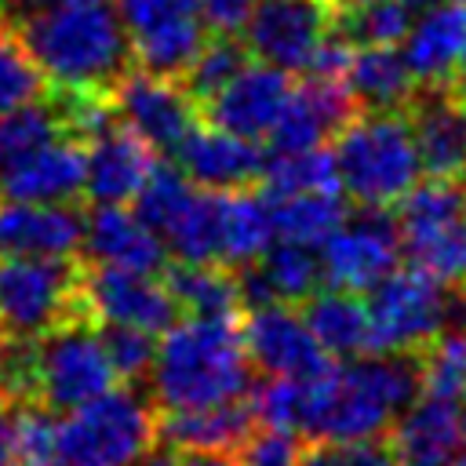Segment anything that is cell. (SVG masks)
I'll list each match as a JSON object with an SVG mask.
<instances>
[{"label":"cell","mask_w":466,"mask_h":466,"mask_svg":"<svg viewBox=\"0 0 466 466\" xmlns=\"http://www.w3.org/2000/svg\"><path fill=\"white\" fill-rule=\"evenodd\" d=\"M415 397V353H357L302 379L299 433L306 441L382 437Z\"/></svg>","instance_id":"6da1fadb"},{"label":"cell","mask_w":466,"mask_h":466,"mask_svg":"<svg viewBox=\"0 0 466 466\" xmlns=\"http://www.w3.org/2000/svg\"><path fill=\"white\" fill-rule=\"evenodd\" d=\"M47 87L76 95H113L131 69V47L116 11L106 0H58L15 25H7Z\"/></svg>","instance_id":"7a4b0ae2"},{"label":"cell","mask_w":466,"mask_h":466,"mask_svg":"<svg viewBox=\"0 0 466 466\" xmlns=\"http://www.w3.org/2000/svg\"><path fill=\"white\" fill-rule=\"evenodd\" d=\"M149 390L164 411L244 397L251 390V360L237 317H178L164 328Z\"/></svg>","instance_id":"3957f363"},{"label":"cell","mask_w":466,"mask_h":466,"mask_svg":"<svg viewBox=\"0 0 466 466\" xmlns=\"http://www.w3.org/2000/svg\"><path fill=\"white\" fill-rule=\"evenodd\" d=\"M331 142L339 189L357 208H393L422 178L404 109H357Z\"/></svg>","instance_id":"277c9868"},{"label":"cell","mask_w":466,"mask_h":466,"mask_svg":"<svg viewBox=\"0 0 466 466\" xmlns=\"http://www.w3.org/2000/svg\"><path fill=\"white\" fill-rule=\"evenodd\" d=\"M153 444V404L127 382L55 419V459L62 466H135Z\"/></svg>","instance_id":"5b68a950"},{"label":"cell","mask_w":466,"mask_h":466,"mask_svg":"<svg viewBox=\"0 0 466 466\" xmlns=\"http://www.w3.org/2000/svg\"><path fill=\"white\" fill-rule=\"evenodd\" d=\"M91 317L84 302V258L0 255V335L36 339L66 320Z\"/></svg>","instance_id":"8992f818"},{"label":"cell","mask_w":466,"mask_h":466,"mask_svg":"<svg viewBox=\"0 0 466 466\" xmlns=\"http://www.w3.org/2000/svg\"><path fill=\"white\" fill-rule=\"evenodd\" d=\"M368 295V353H415L448 324V288L415 266H397Z\"/></svg>","instance_id":"52a82bcc"},{"label":"cell","mask_w":466,"mask_h":466,"mask_svg":"<svg viewBox=\"0 0 466 466\" xmlns=\"http://www.w3.org/2000/svg\"><path fill=\"white\" fill-rule=\"evenodd\" d=\"M131 66L178 80L208 40L197 0H116Z\"/></svg>","instance_id":"ba28073f"},{"label":"cell","mask_w":466,"mask_h":466,"mask_svg":"<svg viewBox=\"0 0 466 466\" xmlns=\"http://www.w3.org/2000/svg\"><path fill=\"white\" fill-rule=\"evenodd\" d=\"M400 262V240L390 208H360L320 240V280L339 291L368 295Z\"/></svg>","instance_id":"9c48e42d"},{"label":"cell","mask_w":466,"mask_h":466,"mask_svg":"<svg viewBox=\"0 0 466 466\" xmlns=\"http://www.w3.org/2000/svg\"><path fill=\"white\" fill-rule=\"evenodd\" d=\"M335 29L331 0H258L244 22V47L284 73H306L324 36Z\"/></svg>","instance_id":"30bf717a"},{"label":"cell","mask_w":466,"mask_h":466,"mask_svg":"<svg viewBox=\"0 0 466 466\" xmlns=\"http://www.w3.org/2000/svg\"><path fill=\"white\" fill-rule=\"evenodd\" d=\"M84 302L95 324H127L149 335H160L182 317L157 273L124 266L84 262Z\"/></svg>","instance_id":"8fae6325"},{"label":"cell","mask_w":466,"mask_h":466,"mask_svg":"<svg viewBox=\"0 0 466 466\" xmlns=\"http://www.w3.org/2000/svg\"><path fill=\"white\" fill-rule=\"evenodd\" d=\"M109 102H113V116L127 124L138 138H146L157 153H175V146L197 124V106L182 91V84L146 73L138 66H131L116 80Z\"/></svg>","instance_id":"7c38bea8"},{"label":"cell","mask_w":466,"mask_h":466,"mask_svg":"<svg viewBox=\"0 0 466 466\" xmlns=\"http://www.w3.org/2000/svg\"><path fill=\"white\" fill-rule=\"evenodd\" d=\"M240 339L251 368L273 379H309L331 364V357L306 328L302 309L288 302L251 306L248 320L240 324Z\"/></svg>","instance_id":"4fadbf2b"},{"label":"cell","mask_w":466,"mask_h":466,"mask_svg":"<svg viewBox=\"0 0 466 466\" xmlns=\"http://www.w3.org/2000/svg\"><path fill=\"white\" fill-rule=\"evenodd\" d=\"M419 164L430 178H466V91L451 80L422 84L404 106Z\"/></svg>","instance_id":"5bb4252c"},{"label":"cell","mask_w":466,"mask_h":466,"mask_svg":"<svg viewBox=\"0 0 466 466\" xmlns=\"http://www.w3.org/2000/svg\"><path fill=\"white\" fill-rule=\"evenodd\" d=\"M291 84H295L291 73H284L269 62H258V58L251 62L248 58L233 73V80L222 84L197 113H204V120L222 127V131L262 142L273 131V124H277V116H280V109L291 95Z\"/></svg>","instance_id":"9a60e30c"},{"label":"cell","mask_w":466,"mask_h":466,"mask_svg":"<svg viewBox=\"0 0 466 466\" xmlns=\"http://www.w3.org/2000/svg\"><path fill=\"white\" fill-rule=\"evenodd\" d=\"M157 164V149L116 116L84 142V197L91 204H131Z\"/></svg>","instance_id":"2e32d148"},{"label":"cell","mask_w":466,"mask_h":466,"mask_svg":"<svg viewBox=\"0 0 466 466\" xmlns=\"http://www.w3.org/2000/svg\"><path fill=\"white\" fill-rule=\"evenodd\" d=\"M353 113H357V102L350 98L342 80L306 73V80L291 84V95H288L273 131L266 135V142L273 153L328 146Z\"/></svg>","instance_id":"e0dca14e"},{"label":"cell","mask_w":466,"mask_h":466,"mask_svg":"<svg viewBox=\"0 0 466 466\" xmlns=\"http://www.w3.org/2000/svg\"><path fill=\"white\" fill-rule=\"evenodd\" d=\"M84 208L76 200L36 204L0 197V255L69 258L84 244Z\"/></svg>","instance_id":"ac0fdd59"},{"label":"cell","mask_w":466,"mask_h":466,"mask_svg":"<svg viewBox=\"0 0 466 466\" xmlns=\"http://www.w3.org/2000/svg\"><path fill=\"white\" fill-rule=\"evenodd\" d=\"M182 175L200 189H244L258 182L262 149L251 138L222 131L215 124H193L171 153Z\"/></svg>","instance_id":"d6986e66"},{"label":"cell","mask_w":466,"mask_h":466,"mask_svg":"<svg viewBox=\"0 0 466 466\" xmlns=\"http://www.w3.org/2000/svg\"><path fill=\"white\" fill-rule=\"evenodd\" d=\"M80 258L95 266H124L138 273H160L167 266L164 240L124 204H95L84 215Z\"/></svg>","instance_id":"ffe728a7"},{"label":"cell","mask_w":466,"mask_h":466,"mask_svg":"<svg viewBox=\"0 0 466 466\" xmlns=\"http://www.w3.org/2000/svg\"><path fill=\"white\" fill-rule=\"evenodd\" d=\"M0 197L62 204L84 197V142L76 135H58L0 175Z\"/></svg>","instance_id":"44dd1931"},{"label":"cell","mask_w":466,"mask_h":466,"mask_svg":"<svg viewBox=\"0 0 466 466\" xmlns=\"http://www.w3.org/2000/svg\"><path fill=\"white\" fill-rule=\"evenodd\" d=\"M320 288V258L309 244L273 237L266 251L240 266L237 291L244 306H266V302H306Z\"/></svg>","instance_id":"7402d4cb"},{"label":"cell","mask_w":466,"mask_h":466,"mask_svg":"<svg viewBox=\"0 0 466 466\" xmlns=\"http://www.w3.org/2000/svg\"><path fill=\"white\" fill-rule=\"evenodd\" d=\"M390 451L404 466H444L462 444L459 404L419 393L386 430Z\"/></svg>","instance_id":"603a6c76"},{"label":"cell","mask_w":466,"mask_h":466,"mask_svg":"<svg viewBox=\"0 0 466 466\" xmlns=\"http://www.w3.org/2000/svg\"><path fill=\"white\" fill-rule=\"evenodd\" d=\"M255 430V415L244 397L204 408H175L157 415V441L171 451H211L237 455L244 437Z\"/></svg>","instance_id":"cb8c5ba5"},{"label":"cell","mask_w":466,"mask_h":466,"mask_svg":"<svg viewBox=\"0 0 466 466\" xmlns=\"http://www.w3.org/2000/svg\"><path fill=\"white\" fill-rule=\"evenodd\" d=\"M400 44H404L400 58H404V66L419 87L451 80L459 55H462V44H466V7L444 0L437 7L419 11V18H411Z\"/></svg>","instance_id":"d4e9b609"},{"label":"cell","mask_w":466,"mask_h":466,"mask_svg":"<svg viewBox=\"0 0 466 466\" xmlns=\"http://www.w3.org/2000/svg\"><path fill=\"white\" fill-rule=\"evenodd\" d=\"M76 98H80L76 91L47 87L44 98L0 113V175L15 160H22L25 153H33L36 146H44L58 135H76L80 138V131H76Z\"/></svg>","instance_id":"484cf974"},{"label":"cell","mask_w":466,"mask_h":466,"mask_svg":"<svg viewBox=\"0 0 466 466\" xmlns=\"http://www.w3.org/2000/svg\"><path fill=\"white\" fill-rule=\"evenodd\" d=\"M342 84L357 109H404L419 87L393 44H353Z\"/></svg>","instance_id":"4316f807"},{"label":"cell","mask_w":466,"mask_h":466,"mask_svg":"<svg viewBox=\"0 0 466 466\" xmlns=\"http://www.w3.org/2000/svg\"><path fill=\"white\" fill-rule=\"evenodd\" d=\"M302 320L331 360L368 353V309L353 291H313L302 302Z\"/></svg>","instance_id":"83f0119b"},{"label":"cell","mask_w":466,"mask_h":466,"mask_svg":"<svg viewBox=\"0 0 466 466\" xmlns=\"http://www.w3.org/2000/svg\"><path fill=\"white\" fill-rule=\"evenodd\" d=\"M160 280L182 317H237V277L222 262H175L160 269Z\"/></svg>","instance_id":"f1b7e54d"},{"label":"cell","mask_w":466,"mask_h":466,"mask_svg":"<svg viewBox=\"0 0 466 466\" xmlns=\"http://www.w3.org/2000/svg\"><path fill=\"white\" fill-rule=\"evenodd\" d=\"M273 240V215L269 200L244 189H222V226H218V262L229 269H240L255 262L266 244Z\"/></svg>","instance_id":"f546056e"},{"label":"cell","mask_w":466,"mask_h":466,"mask_svg":"<svg viewBox=\"0 0 466 466\" xmlns=\"http://www.w3.org/2000/svg\"><path fill=\"white\" fill-rule=\"evenodd\" d=\"M258 182L266 200H280L295 193L339 189V171L328 146H309V149H284V153L262 157Z\"/></svg>","instance_id":"4dcf8cb0"},{"label":"cell","mask_w":466,"mask_h":466,"mask_svg":"<svg viewBox=\"0 0 466 466\" xmlns=\"http://www.w3.org/2000/svg\"><path fill=\"white\" fill-rule=\"evenodd\" d=\"M269 215H273V237H284V240H299V244L317 248L331 229L342 226L346 200L339 197V189L295 193V197L269 200Z\"/></svg>","instance_id":"1f68e13d"},{"label":"cell","mask_w":466,"mask_h":466,"mask_svg":"<svg viewBox=\"0 0 466 466\" xmlns=\"http://www.w3.org/2000/svg\"><path fill=\"white\" fill-rule=\"evenodd\" d=\"M419 393L441 400H466V331L441 328L426 346L415 350Z\"/></svg>","instance_id":"d6a6232c"},{"label":"cell","mask_w":466,"mask_h":466,"mask_svg":"<svg viewBox=\"0 0 466 466\" xmlns=\"http://www.w3.org/2000/svg\"><path fill=\"white\" fill-rule=\"evenodd\" d=\"M248 47L240 36H215V40H204V47L197 51V58L189 62V69L178 76L182 91L193 98V106L200 109L222 84L233 80V73L248 62Z\"/></svg>","instance_id":"836d02e7"},{"label":"cell","mask_w":466,"mask_h":466,"mask_svg":"<svg viewBox=\"0 0 466 466\" xmlns=\"http://www.w3.org/2000/svg\"><path fill=\"white\" fill-rule=\"evenodd\" d=\"M415 11L404 0H364L357 7L335 11V29L353 44H400Z\"/></svg>","instance_id":"e575fe53"},{"label":"cell","mask_w":466,"mask_h":466,"mask_svg":"<svg viewBox=\"0 0 466 466\" xmlns=\"http://www.w3.org/2000/svg\"><path fill=\"white\" fill-rule=\"evenodd\" d=\"M47 95V80L22 47V40L0 22V113L18 109Z\"/></svg>","instance_id":"d590c367"},{"label":"cell","mask_w":466,"mask_h":466,"mask_svg":"<svg viewBox=\"0 0 466 466\" xmlns=\"http://www.w3.org/2000/svg\"><path fill=\"white\" fill-rule=\"evenodd\" d=\"M98 339L116 371V382L138 386L149 379V368L157 357V335L142 328H127V324H98Z\"/></svg>","instance_id":"8d00e7d4"},{"label":"cell","mask_w":466,"mask_h":466,"mask_svg":"<svg viewBox=\"0 0 466 466\" xmlns=\"http://www.w3.org/2000/svg\"><path fill=\"white\" fill-rule=\"evenodd\" d=\"M302 466H393V451L386 433L353 441H313L302 451Z\"/></svg>","instance_id":"74e56055"},{"label":"cell","mask_w":466,"mask_h":466,"mask_svg":"<svg viewBox=\"0 0 466 466\" xmlns=\"http://www.w3.org/2000/svg\"><path fill=\"white\" fill-rule=\"evenodd\" d=\"M302 451H306V437L291 433V430H251L244 437V444L237 448L240 466H302Z\"/></svg>","instance_id":"f35d334b"},{"label":"cell","mask_w":466,"mask_h":466,"mask_svg":"<svg viewBox=\"0 0 466 466\" xmlns=\"http://www.w3.org/2000/svg\"><path fill=\"white\" fill-rule=\"evenodd\" d=\"M255 4L258 0H197L200 18L215 36H240Z\"/></svg>","instance_id":"ab89813d"},{"label":"cell","mask_w":466,"mask_h":466,"mask_svg":"<svg viewBox=\"0 0 466 466\" xmlns=\"http://www.w3.org/2000/svg\"><path fill=\"white\" fill-rule=\"evenodd\" d=\"M18 408L22 400H11L0 393V466H22L18 451Z\"/></svg>","instance_id":"60d3db41"},{"label":"cell","mask_w":466,"mask_h":466,"mask_svg":"<svg viewBox=\"0 0 466 466\" xmlns=\"http://www.w3.org/2000/svg\"><path fill=\"white\" fill-rule=\"evenodd\" d=\"M51 4H58V0H0V22L15 25V22H22V18H29Z\"/></svg>","instance_id":"b9f144b4"},{"label":"cell","mask_w":466,"mask_h":466,"mask_svg":"<svg viewBox=\"0 0 466 466\" xmlns=\"http://www.w3.org/2000/svg\"><path fill=\"white\" fill-rule=\"evenodd\" d=\"M451 84H459V87L466 91V44H462V55H459V66H455V76H451Z\"/></svg>","instance_id":"7bdbcfd3"},{"label":"cell","mask_w":466,"mask_h":466,"mask_svg":"<svg viewBox=\"0 0 466 466\" xmlns=\"http://www.w3.org/2000/svg\"><path fill=\"white\" fill-rule=\"evenodd\" d=\"M404 4H408V7L419 15V11H426V7H437V4H444V0H404Z\"/></svg>","instance_id":"ee69618b"},{"label":"cell","mask_w":466,"mask_h":466,"mask_svg":"<svg viewBox=\"0 0 466 466\" xmlns=\"http://www.w3.org/2000/svg\"><path fill=\"white\" fill-rule=\"evenodd\" d=\"M444 466H466V451H455V455H451Z\"/></svg>","instance_id":"f6af8a7d"},{"label":"cell","mask_w":466,"mask_h":466,"mask_svg":"<svg viewBox=\"0 0 466 466\" xmlns=\"http://www.w3.org/2000/svg\"><path fill=\"white\" fill-rule=\"evenodd\" d=\"M335 4V11H346V7H357V4H364V0H331Z\"/></svg>","instance_id":"bcb514c9"},{"label":"cell","mask_w":466,"mask_h":466,"mask_svg":"<svg viewBox=\"0 0 466 466\" xmlns=\"http://www.w3.org/2000/svg\"><path fill=\"white\" fill-rule=\"evenodd\" d=\"M459 422H462V441H466V408L459 411Z\"/></svg>","instance_id":"7dc6e473"},{"label":"cell","mask_w":466,"mask_h":466,"mask_svg":"<svg viewBox=\"0 0 466 466\" xmlns=\"http://www.w3.org/2000/svg\"><path fill=\"white\" fill-rule=\"evenodd\" d=\"M393 466H404V462H397V459H393Z\"/></svg>","instance_id":"c3c4849f"},{"label":"cell","mask_w":466,"mask_h":466,"mask_svg":"<svg viewBox=\"0 0 466 466\" xmlns=\"http://www.w3.org/2000/svg\"><path fill=\"white\" fill-rule=\"evenodd\" d=\"M459 4H462V7H466V0H459Z\"/></svg>","instance_id":"681fc988"}]
</instances>
